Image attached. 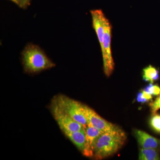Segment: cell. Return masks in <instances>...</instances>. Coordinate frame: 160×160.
Returning <instances> with one entry per match:
<instances>
[{
	"label": "cell",
	"instance_id": "obj_1",
	"mask_svg": "<svg viewBox=\"0 0 160 160\" xmlns=\"http://www.w3.org/2000/svg\"><path fill=\"white\" fill-rule=\"evenodd\" d=\"M126 133L119 127L103 132L96 140L93 149L95 159L102 160L116 153L126 140Z\"/></svg>",
	"mask_w": 160,
	"mask_h": 160
},
{
	"label": "cell",
	"instance_id": "obj_2",
	"mask_svg": "<svg viewBox=\"0 0 160 160\" xmlns=\"http://www.w3.org/2000/svg\"><path fill=\"white\" fill-rule=\"evenodd\" d=\"M22 58L25 71L35 73L51 69L56 66L38 46L29 44L22 52Z\"/></svg>",
	"mask_w": 160,
	"mask_h": 160
},
{
	"label": "cell",
	"instance_id": "obj_3",
	"mask_svg": "<svg viewBox=\"0 0 160 160\" xmlns=\"http://www.w3.org/2000/svg\"><path fill=\"white\" fill-rule=\"evenodd\" d=\"M52 101L60 109L84 127L87 126V120L84 112V104L62 94L56 96Z\"/></svg>",
	"mask_w": 160,
	"mask_h": 160
},
{
	"label": "cell",
	"instance_id": "obj_4",
	"mask_svg": "<svg viewBox=\"0 0 160 160\" xmlns=\"http://www.w3.org/2000/svg\"><path fill=\"white\" fill-rule=\"evenodd\" d=\"M112 26L106 18L105 23V32L103 46L101 49L102 56L104 72L106 76L111 75L114 68L111 48Z\"/></svg>",
	"mask_w": 160,
	"mask_h": 160
},
{
	"label": "cell",
	"instance_id": "obj_5",
	"mask_svg": "<svg viewBox=\"0 0 160 160\" xmlns=\"http://www.w3.org/2000/svg\"><path fill=\"white\" fill-rule=\"evenodd\" d=\"M50 110L55 120L60 129L65 133L79 131L84 129V127L73 119L69 114L60 109L54 101H52Z\"/></svg>",
	"mask_w": 160,
	"mask_h": 160
},
{
	"label": "cell",
	"instance_id": "obj_6",
	"mask_svg": "<svg viewBox=\"0 0 160 160\" xmlns=\"http://www.w3.org/2000/svg\"><path fill=\"white\" fill-rule=\"evenodd\" d=\"M83 108L88 125L93 126L103 132L111 131L118 127L101 117L99 115L89 106L84 105Z\"/></svg>",
	"mask_w": 160,
	"mask_h": 160
},
{
	"label": "cell",
	"instance_id": "obj_7",
	"mask_svg": "<svg viewBox=\"0 0 160 160\" xmlns=\"http://www.w3.org/2000/svg\"><path fill=\"white\" fill-rule=\"evenodd\" d=\"M84 129L86 132V142L83 154L87 157H92L96 140L103 132L88 124L84 127Z\"/></svg>",
	"mask_w": 160,
	"mask_h": 160
},
{
	"label": "cell",
	"instance_id": "obj_8",
	"mask_svg": "<svg viewBox=\"0 0 160 160\" xmlns=\"http://www.w3.org/2000/svg\"><path fill=\"white\" fill-rule=\"evenodd\" d=\"M133 133L141 148L158 149L160 148V139L138 129H135Z\"/></svg>",
	"mask_w": 160,
	"mask_h": 160
},
{
	"label": "cell",
	"instance_id": "obj_9",
	"mask_svg": "<svg viewBox=\"0 0 160 160\" xmlns=\"http://www.w3.org/2000/svg\"><path fill=\"white\" fill-rule=\"evenodd\" d=\"M64 134L83 154L85 150L86 142V135L85 129L77 131L66 132Z\"/></svg>",
	"mask_w": 160,
	"mask_h": 160
},
{
	"label": "cell",
	"instance_id": "obj_10",
	"mask_svg": "<svg viewBox=\"0 0 160 160\" xmlns=\"http://www.w3.org/2000/svg\"><path fill=\"white\" fill-rule=\"evenodd\" d=\"M143 79L146 82L153 83L159 79V71L151 65L143 69Z\"/></svg>",
	"mask_w": 160,
	"mask_h": 160
},
{
	"label": "cell",
	"instance_id": "obj_11",
	"mask_svg": "<svg viewBox=\"0 0 160 160\" xmlns=\"http://www.w3.org/2000/svg\"><path fill=\"white\" fill-rule=\"evenodd\" d=\"M138 159L140 160H160L158 149H144L141 148L139 150Z\"/></svg>",
	"mask_w": 160,
	"mask_h": 160
},
{
	"label": "cell",
	"instance_id": "obj_12",
	"mask_svg": "<svg viewBox=\"0 0 160 160\" xmlns=\"http://www.w3.org/2000/svg\"><path fill=\"white\" fill-rule=\"evenodd\" d=\"M152 114L149 120L150 127L155 132L160 134V114Z\"/></svg>",
	"mask_w": 160,
	"mask_h": 160
},
{
	"label": "cell",
	"instance_id": "obj_13",
	"mask_svg": "<svg viewBox=\"0 0 160 160\" xmlns=\"http://www.w3.org/2000/svg\"><path fill=\"white\" fill-rule=\"evenodd\" d=\"M144 90L152 95H159L160 94V86L158 85H153L152 83H150L144 88Z\"/></svg>",
	"mask_w": 160,
	"mask_h": 160
},
{
	"label": "cell",
	"instance_id": "obj_14",
	"mask_svg": "<svg viewBox=\"0 0 160 160\" xmlns=\"http://www.w3.org/2000/svg\"><path fill=\"white\" fill-rule=\"evenodd\" d=\"M150 106L152 114L156 113L160 109V95L153 102L150 103Z\"/></svg>",
	"mask_w": 160,
	"mask_h": 160
},
{
	"label": "cell",
	"instance_id": "obj_15",
	"mask_svg": "<svg viewBox=\"0 0 160 160\" xmlns=\"http://www.w3.org/2000/svg\"><path fill=\"white\" fill-rule=\"evenodd\" d=\"M31 0H13V2L21 8L25 9L29 6Z\"/></svg>",
	"mask_w": 160,
	"mask_h": 160
},
{
	"label": "cell",
	"instance_id": "obj_16",
	"mask_svg": "<svg viewBox=\"0 0 160 160\" xmlns=\"http://www.w3.org/2000/svg\"><path fill=\"white\" fill-rule=\"evenodd\" d=\"M142 94L143 98L147 100V101H149L150 99H151L152 98V95L151 94H149L148 92H146V91H144V90L142 91Z\"/></svg>",
	"mask_w": 160,
	"mask_h": 160
},
{
	"label": "cell",
	"instance_id": "obj_17",
	"mask_svg": "<svg viewBox=\"0 0 160 160\" xmlns=\"http://www.w3.org/2000/svg\"><path fill=\"white\" fill-rule=\"evenodd\" d=\"M137 101L138 102L142 103H145L147 102V100L143 98L142 91L140 92L138 95Z\"/></svg>",
	"mask_w": 160,
	"mask_h": 160
},
{
	"label": "cell",
	"instance_id": "obj_18",
	"mask_svg": "<svg viewBox=\"0 0 160 160\" xmlns=\"http://www.w3.org/2000/svg\"><path fill=\"white\" fill-rule=\"evenodd\" d=\"M11 1H12V2H13V0H11Z\"/></svg>",
	"mask_w": 160,
	"mask_h": 160
}]
</instances>
